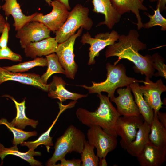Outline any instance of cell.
<instances>
[{"instance_id": "52a82bcc", "label": "cell", "mask_w": 166, "mask_h": 166, "mask_svg": "<svg viewBox=\"0 0 166 166\" xmlns=\"http://www.w3.org/2000/svg\"><path fill=\"white\" fill-rule=\"evenodd\" d=\"M87 136L89 143L97 148L96 155L99 158H105L117 145V137L109 135L99 126L90 127L87 130Z\"/></svg>"}, {"instance_id": "ffe728a7", "label": "cell", "mask_w": 166, "mask_h": 166, "mask_svg": "<svg viewBox=\"0 0 166 166\" xmlns=\"http://www.w3.org/2000/svg\"><path fill=\"white\" fill-rule=\"evenodd\" d=\"M4 4L1 6V9L4 11L7 17L11 15L14 20L13 26L17 31L27 23L32 21L33 18L36 14L35 13L31 15L26 16L22 12L20 6L17 0H4Z\"/></svg>"}, {"instance_id": "4dcf8cb0", "label": "cell", "mask_w": 166, "mask_h": 166, "mask_svg": "<svg viewBox=\"0 0 166 166\" xmlns=\"http://www.w3.org/2000/svg\"><path fill=\"white\" fill-rule=\"evenodd\" d=\"M154 15H151L149 13L145 12V14L149 18V21L144 24V27L145 29H149L155 26L161 27L162 31L166 30V19L161 14L159 8V5L157 3L156 10H154Z\"/></svg>"}, {"instance_id": "8fae6325", "label": "cell", "mask_w": 166, "mask_h": 166, "mask_svg": "<svg viewBox=\"0 0 166 166\" xmlns=\"http://www.w3.org/2000/svg\"><path fill=\"white\" fill-rule=\"evenodd\" d=\"M51 32L42 23L32 21L18 30L15 37L19 39L20 45L24 49L31 42H38L49 37Z\"/></svg>"}, {"instance_id": "2e32d148", "label": "cell", "mask_w": 166, "mask_h": 166, "mask_svg": "<svg viewBox=\"0 0 166 166\" xmlns=\"http://www.w3.org/2000/svg\"><path fill=\"white\" fill-rule=\"evenodd\" d=\"M55 37H50L41 41L31 42L24 48L26 56L32 59L46 56L55 53L58 45Z\"/></svg>"}, {"instance_id": "7c38bea8", "label": "cell", "mask_w": 166, "mask_h": 166, "mask_svg": "<svg viewBox=\"0 0 166 166\" xmlns=\"http://www.w3.org/2000/svg\"><path fill=\"white\" fill-rule=\"evenodd\" d=\"M143 83L144 85L140 86L144 99L149 106L157 113L163 107L161 95L166 91V86L160 79L156 82L146 77Z\"/></svg>"}, {"instance_id": "cb8c5ba5", "label": "cell", "mask_w": 166, "mask_h": 166, "mask_svg": "<svg viewBox=\"0 0 166 166\" xmlns=\"http://www.w3.org/2000/svg\"><path fill=\"white\" fill-rule=\"evenodd\" d=\"M129 86L133 94L134 101L138 107L140 114L143 116L144 121L150 125L154 116L153 110L144 99L140 88L139 83H132L129 85Z\"/></svg>"}, {"instance_id": "f35d334b", "label": "cell", "mask_w": 166, "mask_h": 166, "mask_svg": "<svg viewBox=\"0 0 166 166\" xmlns=\"http://www.w3.org/2000/svg\"><path fill=\"white\" fill-rule=\"evenodd\" d=\"M60 2L64 4L66 7L67 9L68 10H69L71 9L69 3V0H58Z\"/></svg>"}, {"instance_id": "7a4b0ae2", "label": "cell", "mask_w": 166, "mask_h": 166, "mask_svg": "<svg viewBox=\"0 0 166 166\" xmlns=\"http://www.w3.org/2000/svg\"><path fill=\"white\" fill-rule=\"evenodd\" d=\"M97 94L100 102L97 109L92 112L79 108L76 111L77 118L86 126L90 128L93 126H99L109 135L117 137L116 124L120 115L108 96L101 93Z\"/></svg>"}, {"instance_id": "ba28073f", "label": "cell", "mask_w": 166, "mask_h": 166, "mask_svg": "<svg viewBox=\"0 0 166 166\" xmlns=\"http://www.w3.org/2000/svg\"><path fill=\"white\" fill-rule=\"evenodd\" d=\"M116 31L112 30L111 32L100 33L92 38L88 32L83 34L80 41L83 45L89 44V59L88 64H94L95 58L99 56V52L106 46L112 45L117 42L119 36Z\"/></svg>"}, {"instance_id": "5bb4252c", "label": "cell", "mask_w": 166, "mask_h": 166, "mask_svg": "<svg viewBox=\"0 0 166 166\" xmlns=\"http://www.w3.org/2000/svg\"><path fill=\"white\" fill-rule=\"evenodd\" d=\"M12 81L34 86L48 92L49 84L43 83L41 76L33 73H20L9 71L0 66V85L3 83Z\"/></svg>"}, {"instance_id": "44dd1931", "label": "cell", "mask_w": 166, "mask_h": 166, "mask_svg": "<svg viewBox=\"0 0 166 166\" xmlns=\"http://www.w3.org/2000/svg\"><path fill=\"white\" fill-rule=\"evenodd\" d=\"M150 131V125L144 121L139 127L135 140L130 143L124 149L132 156L136 157L149 141V134Z\"/></svg>"}, {"instance_id": "d6986e66", "label": "cell", "mask_w": 166, "mask_h": 166, "mask_svg": "<svg viewBox=\"0 0 166 166\" xmlns=\"http://www.w3.org/2000/svg\"><path fill=\"white\" fill-rule=\"evenodd\" d=\"M144 0H110L111 4L118 13L121 16L126 12L131 11L134 13L137 20V29L144 27L141 18L140 14V10H147V8L143 4Z\"/></svg>"}, {"instance_id": "6da1fadb", "label": "cell", "mask_w": 166, "mask_h": 166, "mask_svg": "<svg viewBox=\"0 0 166 166\" xmlns=\"http://www.w3.org/2000/svg\"><path fill=\"white\" fill-rule=\"evenodd\" d=\"M139 34L136 30L131 29L126 35H119L117 42L107 47L105 52L106 58L117 56L116 65L121 59H127L133 62L138 71L146 77L151 78L154 74L152 65V56H144L138 52L146 49V45L139 39Z\"/></svg>"}, {"instance_id": "ac0fdd59", "label": "cell", "mask_w": 166, "mask_h": 166, "mask_svg": "<svg viewBox=\"0 0 166 166\" xmlns=\"http://www.w3.org/2000/svg\"><path fill=\"white\" fill-rule=\"evenodd\" d=\"M93 11L103 14L105 20L99 23L97 26L106 25L110 29L120 20L121 15L119 14L113 6L110 0H93Z\"/></svg>"}, {"instance_id": "4316f807", "label": "cell", "mask_w": 166, "mask_h": 166, "mask_svg": "<svg viewBox=\"0 0 166 166\" xmlns=\"http://www.w3.org/2000/svg\"><path fill=\"white\" fill-rule=\"evenodd\" d=\"M46 58L47 61L48 68L46 72L41 76V79L43 83L48 84L47 81L52 75L55 73L65 74V72L54 53L46 56Z\"/></svg>"}, {"instance_id": "30bf717a", "label": "cell", "mask_w": 166, "mask_h": 166, "mask_svg": "<svg viewBox=\"0 0 166 166\" xmlns=\"http://www.w3.org/2000/svg\"><path fill=\"white\" fill-rule=\"evenodd\" d=\"M144 121V118L141 114L139 116L119 117L116 124V133L121 138L120 144L123 148L125 149L135 140L139 127Z\"/></svg>"}, {"instance_id": "b9f144b4", "label": "cell", "mask_w": 166, "mask_h": 166, "mask_svg": "<svg viewBox=\"0 0 166 166\" xmlns=\"http://www.w3.org/2000/svg\"><path fill=\"white\" fill-rule=\"evenodd\" d=\"M157 0H149V1L150 2H155L156 1H157Z\"/></svg>"}, {"instance_id": "3957f363", "label": "cell", "mask_w": 166, "mask_h": 166, "mask_svg": "<svg viewBox=\"0 0 166 166\" xmlns=\"http://www.w3.org/2000/svg\"><path fill=\"white\" fill-rule=\"evenodd\" d=\"M106 68L107 77L105 81L100 83L92 81V85L90 86L85 85L80 86L87 89L89 93L106 92L108 97L111 99L115 97V92L117 88L127 86L134 82L143 83L144 82L143 80H138L127 76L125 68L122 64L116 65L107 63Z\"/></svg>"}, {"instance_id": "4fadbf2b", "label": "cell", "mask_w": 166, "mask_h": 166, "mask_svg": "<svg viewBox=\"0 0 166 166\" xmlns=\"http://www.w3.org/2000/svg\"><path fill=\"white\" fill-rule=\"evenodd\" d=\"M118 96L110 99L116 105V109L120 116H139L140 114L131 93L129 85L126 88L117 90Z\"/></svg>"}, {"instance_id": "603a6c76", "label": "cell", "mask_w": 166, "mask_h": 166, "mask_svg": "<svg viewBox=\"0 0 166 166\" xmlns=\"http://www.w3.org/2000/svg\"><path fill=\"white\" fill-rule=\"evenodd\" d=\"M2 97H8L14 102L17 109L16 117L13 119L10 124L13 126L19 129H23L27 126H30L34 128H36L38 124V120L27 118L25 113V99L21 102H18L14 98L9 95H5Z\"/></svg>"}, {"instance_id": "7bdbcfd3", "label": "cell", "mask_w": 166, "mask_h": 166, "mask_svg": "<svg viewBox=\"0 0 166 166\" xmlns=\"http://www.w3.org/2000/svg\"><path fill=\"white\" fill-rule=\"evenodd\" d=\"M1 9V6L0 5V10Z\"/></svg>"}, {"instance_id": "836d02e7", "label": "cell", "mask_w": 166, "mask_h": 166, "mask_svg": "<svg viewBox=\"0 0 166 166\" xmlns=\"http://www.w3.org/2000/svg\"><path fill=\"white\" fill-rule=\"evenodd\" d=\"M10 29V25L9 23L6 22L0 37V49L7 46L9 32Z\"/></svg>"}, {"instance_id": "484cf974", "label": "cell", "mask_w": 166, "mask_h": 166, "mask_svg": "<svg viewBox=\"0 0 166 166\" xmlns=\"http://www.w3.org/2000/svg\"><path fill=\"white\" fill-rule=\"evenodd\" d=\"M63 110L61 109L56 118L53 121L52 125L46 131L42 134L36 140L32 141L24 142L20 144L21 146H26L29 149L32 148L34 150L37 147L40 145L45 146L47 151L49 152L50 146L53 145L52 140V138L50 136V133L51 130L57 121L58 117L62 112Z\"/></svg>"}, {"instance_id": "5b68a950", "label": "cell", "mask_w": 166, "mask_h": 166, "mask_svg": "<svg viewBox=\"0 0 166 166\" xmlns=\"http://www.w3.org/2000/svg\"><path fill=\"white\" fill-rule=\"evenodd\" d=\"M89 12L88 7L80 4H77L69 12L63 25L55 32V39L58 43L66 41L81 27L87 30L91 29L93 22L89 16Z\"/></svg>"}, {"instance_id": "74e56055", "label": "cell", "mask_w": 166, "mask_h": 166, "mask_svg": "<svg viewBox=\"0 0 166 166\" xmlns=\"http://www.w3.org/2000/svg\"><path fill=\"white\" fill-rule=\"evenodd\" d=\"M157 3L159 4L160 12L166 9V0H158Z\"/></svg>"}, {"instance_id": "9a60e30c", "label": "cell", "mask_w": 166, "mask_h": 166, "mask_svg": "<svg viewBox=\"0 0 166 166\" xmlns=\"http://www.w3.org/2000/svg\"><path fill=\"white\" fill-rule=\"evenodd\" d=\"M136 157L141 166H160L166 160V148H158L149 141Z\"/></svg>"}, {"instance_id": "e575fe53", "label": "cell", "mask_w": 166, "mask_h": 166, "mask_svg": "<svg viewBox=\"0 0 166 166\" xmlns=\"http://www.w3.org/2000/svg\"><path fill=\"white\" fill-rule=\"evenodd\" d=\"M61 163L56 164L55 166H80L81 161L79 159H73L70 160H66L65 158L60 160Z\"/></svg>"}, {"instance_id": "60d3db41", "label": "cell", "mask_w": 166, "mask_h": 166, "mask_svg": "<svg viewBox=\"0 0 166 166\" xmlns=\"http://www.w3.org/2000/svg\"><path fill=\"white\" fill-rule=\"evenodd\" d=\"M46 2L49 6L51 5V3L52 1L51 0H45Z\"/></svg>"}, {"instance_id": "8d00e7d4", "label": "cell", "mask_w": 166, "mask_h": 166, "mask_svg": "<svg viewBox=\"0 0 166 166\" xmlns=\"http://www.w3.org/2000/svg\"><path fill=\"white\" fill-rule=\"evenodd\" d=\"M6 21L3 15L0 14V33H1L5 26Z\"/></svg>"}, {"instance_id": "d6a6232c", "label": "cell", "mask_w": 166, "mask_h": 166, "mask_svg": "<svg viewBox=\"0 0 166 166\" xmlns=\"http://www.w3.org/2000/svg\"><path fill=\"white\" fill-rule=\"evenodd\" d=\"M6 59L14 61H21L22 57L19 54L12 51L7 46L0 49V60Z\"/></svg>"}, {"instance_id": "ab89813d", "label": "cell", "mask_w": 166, "mask_h": 166, "mask_svg": "<svg viewBox=\"0 0 166 166\" xmlns=\"http://www.w3.org/2000/svg\"><path fill=\"white\" fill-rule=\"evenodd\" d=\"M99 161V166H107V164L105 160V158H100Z\"/></svg>"}, {"instance_id": "1f68e13d", "label": "cell", "mask_w": 166, "mask_h": 166, "mask_svg": "<svg viewBox=\"0 0 166 166\" xmlns=\"http://www.w3.org/2000/svg\"><path fill=\"white\" fill-rule=\"evenodd\" d=\"M152 65L158 72L155 74L156 76H161L166 78V65L164 64V59L158 53L153 54L152 56Z\"/></svg>"}, {"instance_id": "8992f818", "label": "cell", "mask_w": 166, "mask_h": 166, "mask_svg": "<svg viewBox=\"0 0 166 166\" xmlns=\"http://www.w3.org/2000/svg\"><path fill=\"white\" fill-rule=\"evenodd\" d=\"M83 30V28L81 27L77 33L66 41L59 43L55 52L59 62L65 70L66 77L72 79H74L78 69L74 59V45L76 39L81 36Z\"/></svg>"}, {"instance_id": "d590c367", "label": "cell", "mask_w": 166, "mask_h": 166, "mask_svg": "<svg viewBox=\"0 0 166 166\" xmlns=\"http://www.w3.org/2000/svg\"><path fill=\"white\" fill-rule=\"evenodd\" d=\"M157 118L160 123L166 128V113L159 111L156 113Z\"/></svg>"}, {"instance_id": "7402d4cb", "label": "cell", "mask_w": 166, "mask_h": 166, "mask_svg": "<svg viewBox=\"0 0 166 166\" xmlns=\"http://www.w3.org/2000/svg\"><path fill=\"white\" fill-rule=\"evenodd\" d=\"M8 155L17 156L29 163L31 166L42 165V162L35 160L34 158V156H41L40 152L34 151V150L31 148L26 152H22L18 150L17 146L14 145L7 148L0 142V158L1 160L0 166L3 164L4 158Z\"/></svg>"}, {"instance_id": "9c48e42d", "label": "cell", "mask_w": 166, "mask_h": 166, "mask_svg": "<svg viewBox=\"0 0 166 166\" xmlns=\"http://www.w3.org/2000/svg\"><path fill=\"white\" fill-rule=\"evenodd\" d=\"M50 5L52 7V10L50 13L43 15L41 13H37L32 21L42 23L55 33L63 25L69 12L65 6L58 0L52 1Z\"/></svg>"}, {"instance_id": "f1b7e54d", "label": "cell", "mask_w": 166, "mask_h": 166, "mask_svg": "<svg viewBox=\"0 0 166 166\" xmlns=\"http://www.w3.org/2000/svg\"><path fill=\"white\" fill-rule=\"evenodd\" d=\"M47 61L46 57H38L32 60L3 68L10 72L20 73L28 71L35 67H44L47 66Z\"/></svg>"}, {"instance_id": "e0dca14e", "label": "cell", "mask_w": 166, "mask_h": 166, "mask_svg": "<svg viewBox=\"0 0 166 166\" xmlns=\"http://www.w3.org/2000/svg\"><path fill=\"white\" fill-rule=\"evenodd\" d=\"M49 84L48 96L52 99H58L61 102L68 99L76 101L88 95L69 91L65 88L66 83L65 81L62 78L56 76H53L52 81Z\"/></svg>"}, {"instance_id": "ee69618b", "label": "cell", "mask_w": 166, "mask_h": 166, "mask_svg": "<svg viewBox=\"0 0 166 166\" xmlns=\"http://www.w3.org/2000/svg\"></svg>"}, {"instance_id": "f546056e", "label": "cell", "mask_w": 166, "mask_h": 166, "mask_svg": "<svg viewBox=\"0 0 166 166\" xmlns=\"http://www.w3.org/2000/svg\"><path fill=\"white\" fill-rule=\"evenodd\" d=\"M95 147L86 140L81 154L82 166H99V159L94 152Z\"/></svg>"}, {"instance_id": "277c9868", "label": "cell", "mask_w": 166, "mask_h": 166, "mask_svg": "<svg viewBox=\"0 0 166 166\" xmlns=\"http://www.w3.org/2000/svg\"><path fill=\"white\" fill-rule=\"evenodd\" d=\"M85 136L83 132L74 125H70L55 143L54 152L47 162L46 165L55 166L56 163L72 152L81 154L83 149Z\"/></svg>"}, {"instance_id": "83f0119b", "label": "cell", "mask_w": 166, "mask_h": 166, "mask_svg": "<svg viewBox=\"0 0 166 166\" xmlns=\"http://www.w3.org/2000/svg\"><path fill=\"white\" fill-rule=\"evenodd\" d=\"M0 125L6 126L7 128L12 132L14 135L12 144L14 145L17 146L29 138L37 136V133L36 131H25L13 126L5 118L0 119Z\"/></svg>"}, {"instance_id": "d4e9b609", "label": "cell", "mask_w": 166, "mask_h": 166, "mask_svg": "<svg viewBox=\"0 0 166 166\" xmlns=\"http://www.w3.org/2000/svg\"><path fill=\"white\" fill-rule=\"evenodd\" d=\"M149 140L152 144L158 148H166V128L160 122L154 112L150 125Z\"/></svg>"}]
</instances>
